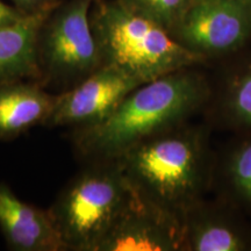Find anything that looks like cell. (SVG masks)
<instances>
[{
    "label": "cell",
    "mask_w": 251,
    "mask_h": 251,
    "mask_svg": "<svg viewBox=\"0 0 251 251\" xmlns=\"http://www.w3.org/2000/svg\"><path fill=\"white\" fill-rule=\"evenodd\" d=\"M211 97L208 80L196 67L171 72L137 86L103 121L77 129L76 144L84 156L114 159L135 144L186 124Z\"/></svg>",
    "instance_id": "obj_1"
},
{
    "label": "cell",
    "mask_w": 251,
    "mask_h": 251,
    "mask_svg": "<svg viewBox=\"0 0 251 251\" xmlns=\"http://www.w3.org/2000/svg\"><path fill=\"white\" fill-rule=\"evenodd\" d=\"M114 161L133 190L179 219L205 198L216 172L208 131L187 122L135 144Z\"/></svg>",
    "instance_id": "obj_2"
},
{
    "label": "cell",
    "mask_w": 251,
    "mask_h": 251,
    "mask_svg": "<svg viewBox=\"0 0 251 251\" xmlns=\"http://www.w3.org/2000/svg\"><path fill=\"white\" fill-rule=\"evenodd\" d=\"M91 25L102 64L142 84L206 62L181 46L170 30L120 0H94Z\"/></svg>",
    "instance_id": "obj_3"
},
{
    "label": "cell",
    "mask_w": 251,
    "mask_h": 251,
    "mask_svg": "<svg viewBox=\"0 0 251 251\" xmlns=\"http://www.w3.org/2000/svg\"><path fill=\"white\" fill-rule=\"evenodd\" d=\"M129 192L114 159L99 161L77 175L48 209L67 250L97 251Z\"/></svg>",
    "instance_id": "obj_4"
},
{
    "label": "cell",
    "mask_w": 251,
    "mask_h": 251,
    "mask_svg": "<svg viewBox=\"0 0 251 251\" xmlns=\"http://www.w3.org/2000/svg\"><path fill=\"white\" fill-rule=\"evenodd\" d=\"M94 0H61L40 29L41 80L72 86L102 65L91 25Z\"/></svg>",
    "instance_id": "obj_5"
},
{
    "label": "cell",
    "mask_w": 251,
    "mask_h": 251,
    "mask_svg": "<svg viewBox=\"0 0 251 251\" xmlns=\"http://www.w3.org/2000/svg\"><path fill=\"white\" fill-rule=\"evenodd\" d=\"M171 34L205 61L233 55L251 37V0H193Z\"/></svg>",
    "instance_id": "obj_6"
},
{
    "label": "cell",
    "mask_w": 251,
    "mask_h": 251,
    "mask_svg": "<svg viewBox=\"0 0 251 251\" xmlns=\"http://www.w3.org/2000/svg\"><path fill=\"white\" fill-rule=\"evenodd\" d=\"M181 249V219L153 205L131 187L124 207L97 247V251Z\"/></svg>",
    "instance_id": "obj_7"
},
{
    "label": "cell",
    "mask_w": 251,
    "mask_h": 251,
    "mask_svg": "<svg viewBox=\"0 0 251 251\" xmlns=\"http://www.w3.org/2000/svg\"><path fill=\"white\" fill-rule=\"evenodd\" d=\"M140 85L142 83L129 75L102 64L77 85L58 94L57 102L46 126L80 129L99 124Z\"/></svg>",
    "instance_id": "obj_8"
},
{
    "label": "cell",
    "mask_w": 251,
    "mask_h": 251,
    "mask_svg": "<svg viewBox=\"0 0 251 251\" xmlns=\"http://www.w3.org/2000/svg\"><path fill=\"white\" fill-rule=\"evenodd\" d=\"M243 216L224 197L199 200L181 216V251H251V227Z\"/></svg>",
    "instance_id": "obj_9"
},
{
    "label": "cell",
    "mask_w": 251,
    "mask_h": 251,
    "mask_svg": "<svg viewBox=\"0 0 251 251\" xmlns=\"http://www.w3.org/2000/svg\"><path fill=\"white\" fill-rule=\"evenodd\" d=\"M0 230L12 250H67L49 211L25 202L5 183H0Z\"/></svg>",
    "instance_id": "obj_10"
},
{
    "label": "cell",
    "mask_w": 251,
    "mask_h": 251,
    "mask_svg": "<svg viewBox=\"0 0 251 251\" xmlns=\"http://www.w3.org/2000/svg\"><path fill=\"white\" fill-rule=\"evenodd\" d=\"M56 5L0 27V83L41 80L37 41L41 27Z\"/></svg>",
    "instance_id": "obj_11"
},
{
    "label": "cell",
    "mask_w": 251,
    "mask_h": 251,
    "mask_svg": "<svg viewBox=\"0 0 251 251\" xmlns=\"http://www.w3.org/2000/svg\"><path fill=\"white\" fill-rule=\"evenodd\" d=\"M58 94L29 80L0 83V140H12L39 125L54 111Z\"/></svg>",
    "instance_id": "obj_12"
},
{
    "label": "cell",
    "mask_w": 251,
    "mask_h": 251,
    "mask_svg": "<svg viewBox=\"0 0 251 251\" xmlns=\"http://www.w3.org/2000/svg\"><path fill=\"white\" fill-rule=\"evenodd\" d=\"M220 171L225 199L251 218V136L228 150Z\"/></svg>",
    "instance_id": "obj_13"
},
{
    "label": "cell",
    "mask_w": 251,
    "mask_h": 251,
    "mask_svg": "<svg viewBox=\"0 0 251 251\" xmlns=\"http://www.w3.org/2000/svg\"><path fill=\"white\" fill-rule=\"evenodd\" d=\"M219 118L231 129L251 133V61L227 77L218 101Z\"/></svg>",
    "instance_id": "obj_14"
},
{
    "label": "cell",
    "mask_w": 251,
    "mask_h": 251,
    "mask_svg": "<svg viewBox=\"0 0 251 251\" xmlns=\"http://www.w3.org/2000/svg\"><path fill=\"white\" fill-rule=\"evenodd\" d=\"M131 11L172 31L193 0H120Z\"/></svg>",
    "instance_id": "obj_15"
},
{
    "label": "cell",
    "mask_w": 251,
    "mask_h": 251,
    "mask_svg": "<svg viewBox=\"0 0 251 251\" xmlns=\"http://www.w3.org/2000/svg\"><path fill=\"white\" fill-rule=\"evenodd\" d=\"M61 0H11L12 5L17 7L24 14H31L35 12L42 11L48 7H51Z\"/></svg>",
    "instance_id": "obj_16"
},
{
    "label": "cell",
    "mask_w": 251,
    "mask_h": 251,
    "mask_svg": "<svg viewBox=\"0 0 251 251\" xmlns=\"http://www.w3.org/2000/svg\"><path fill=\"white\" fill-rule=\"evenodd\" d=\"M24 15L26 14L19 11L13 5H8L0 0V27L15 23V21L20 20Z\"/></svg>",
    "instance_id": "obj_17"
}]
</instances>
